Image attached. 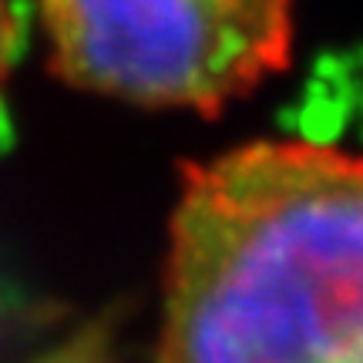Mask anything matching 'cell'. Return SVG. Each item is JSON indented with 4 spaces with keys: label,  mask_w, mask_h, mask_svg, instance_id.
Segmentation results:
<instances>
[{
    "label": "cell",
    "mask_w": 363,
    "mask_h": 363,
    "mask_svg": "<svg viewBox=\"0 0 363 363\" xmlns=\"http://www.w3.org/2000/svg\"><path fill=\"white\" fill-rule=\"evenodd\" d=\"M51 71L88 94L216 118L293 57V0H38Z\"/></svg>",
    "instance_id": "7a4b0ae2"
},
{
    "label": "cell",
    "mask_w": 363,
    "mask_h": 363,
    "mask_svg": "<svg viewBox=\"0 0 363 363\" xmlns=\"http://www.w3.org/2000/svg\"><path fill=\"white\" fill-rule=\"evenodd\" d=\"M27 363H115V357L98 333H78Z\"/></svg>",
    "instance_id": "3957f363"
},
{
    "label": "cell",
    "mask_w": 363,
    "mask_h": 363,
    "mask_svg": "<svg viewBox=\"0 0 363 363\" xmlns=\"http://www.w3.org/2000/svg\"><path fill=\"white\" fill-rule=\"evenodd\" d=\"M158 363H363V155L252 138L182 165Z\"/></svg>",
    "instance_id": "6da1fadb"
},
{
    "label": "cell",
    "mask_w": 363,
    "mask_h": 363,
    "mask_svg": "<svg viewBox=\"0 0 363 363\" xmlns=\"http://www.w3.org/2000/svg\"><path fill=\"white\" fill-rule=\"evenodd\" d=\"M17 48H21V13H17V0H0V94L7 88V78L17 61Z\"/></svg>",
    "instance_id": "277c9868"
}]
</instances>
